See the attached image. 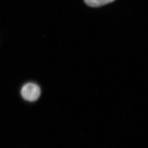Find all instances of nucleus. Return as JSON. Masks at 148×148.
Returning <instances> with one entry per match:
<instances>
[{"mask_svg":"<svg viewBox=\"0 0 148 148\" xmlns=\"http://www.w3.org/2000/svg\"><path fill=\"white\" fill-rule=\"evenodd\" d=\"M21 95L25 100L34 102L38 99L41 95L40 88L34 83H28L22 86Z\"/></svg>","mask_w":148,"mask_h":148,"instance_id":"f257e3e1","label":"nucleus"},{"mask_svg":"<svg viewBox=\"0 0 148 148\" xmlns=\"http://www.w3.org/2000/svg\"><path fill=\"white\" fill-rule=\"evenodd\" d=\"M88 6L91 7H100L114 1L115 0H84Z\"/></svg>","mask_w":148,"mask_h":148,"instance_id":"f03ea898","label":"nucleus"}]
</instances>
